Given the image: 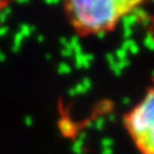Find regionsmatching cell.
Wrapping results in <instances>:
<instances>
[{"label":"cell","instance_id":"obj_1","mask_svg":"<svg viewBox=\"0 0 154 154\" xmlns=\"http://www.w3.org/2000/svg\"><path fill=\"white\" fill-rule=\"evenodd\" d=\"M146 0H65L69 22L79 35L109 32Z\"/></svg>","mask_w":154,"mask_h":154},{"label":"cell","instance_id":"obj_3","mask_svg":"<svg viewBox=\"0 0 154 154\" xmlns=\"http://www.w3.org/2000/svg\"><path fill=\"white\" fill-rule=\"evenodd\" d=\"M11 2V0H0V15H1V13L4 11V9H6L8 5Z\"/></svg>","mask_w":154,"mask_h":154},{"label":"cell","instance_id":"obj_2","mask_svg":"<svg viewBox=\"0 0 154 154\" xmlns=\"http://www.w3.org/2000/svg\"><path fill=\"white\" fill-rule=\"evenodd\" d=\"M123 127L139 154H154V78L144 97L122 116Z\"/></svg>","mask_w":154,"mask_h":154}]
</instances>
